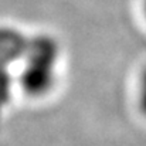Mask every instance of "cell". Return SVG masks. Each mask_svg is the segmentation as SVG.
<instances>
[{
	"instance_id": "1",
	"label": "cell",
	"mask_w": 146,
	"mask_h": 146,
	"mask_svg": "<svg viewBox=\"0 0 146 146\" xmlns=\"http://www.w3.org/2000/svg\"><path fill=\"white\" fill-rule=\"evenodd\" d=\"M61 58L60 43L50 34L29 37L21 58L19 75L20 88L30 97L41 98L50 94L57 84V68Z\"/></svg>"
},
{
	"instance_id": "2",
	"label": "cell",
	"mask_w": 146,
	"mask_h": 146,
	"mask_svg": "<svg viewBox=\"0 0 146 146\" xmlns=\"http://www.w3.org/2000/svg\"><path fill=\"white\" fill-rule=\"evenodd\" d=\"M29 37L17 29H0V65L9 68L11 64L21 61Z\"/></svg>"
},
{
	"instance_id": "3",
	"label": "cell",
	"mask_w": 146,
	"mask_h": 146,
	"mask_svg": "<svg viewBox=\"0 0 146 146\" xmlns=\"http://www.w3.org/2000/svg\"><path fill=\"white\" fill-rule=\"evenodd\" d=\"M13 92V80L6 67L0 65V113L10 104Z\"/></svg>"
},
{
	"instance_id": "4",
	"label": "cell",
	"mask_w": 146,
	"mask_h": 146,
	"mask_svg": "<svg viewBox=\"0 0 146 146\" xmlns=\"http://www.w3.org/2000/svg\"><path fill=\"white\" fill-rule=\"evenodd\" d=\"M138 104L142 111V113L146 116V65L143 67L141 77H139V88H138Z\"/></svg>"
},
{
	"instance_id": "5",
	"label": "cell",
	"mask_w": 146,
	"mask_h": 146,
	"mask_svg": "<svg viewBox=\"0 0 146 146\" xmlns=\"http://www.w3.org/2000/svg\"><path fill=\"white\" fill-rule=\"evenodd\" d=\"M142 13H143V17L146 20V0H142Z\"/></svg>"
}]
</instances>
